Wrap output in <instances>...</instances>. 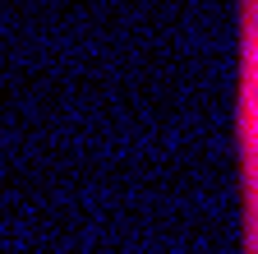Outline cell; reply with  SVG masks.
Instances as JSON below:
<instances>
[{
  "instance_id": "1",
  "label": "cell",
  "mask_w": 258,
  "mask_h": 254,
  "mask_svg": "<svg viewBox=\"0 0 258 254\" xmlns=\"http://www.w3.org/2000/svg\"><path fill=\"white\" fill-rule=\"evenodd\" d=\"M235 194H240V254H258V0H235Z\"/></svg>"
}]
</instances>
